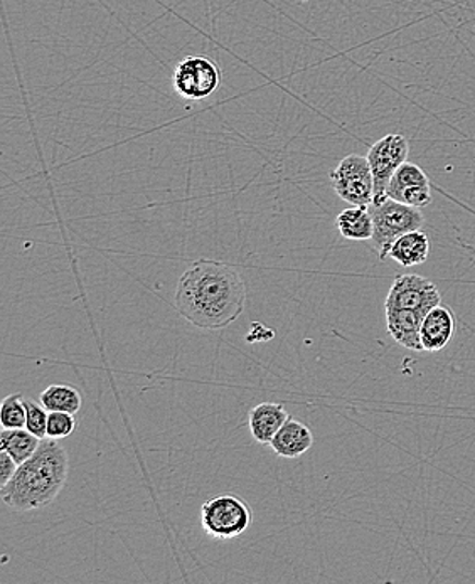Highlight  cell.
I'll use <instances>...</instances> for the list:
<instances>
[{"mask_svg":"<svg viewBox=\"0 0 475 584\" xmlns=\"http://www.w3.org/2000/svg\"><path fill=\"white\" fill-rule=\"evenodd\" d=\"M245 304L243 275L228 263L197 259L175 287V311L197 329H227L243 314Z\"/></svg>","mask_w":475,"mask_h":584,"instance_id":"1","label":"cell"},{"mask_svg":"<svg viewBox=\"0 0 475 584\" xmlns=\"http://www.w3.org/2000/svg\"><path fill=\"white\" fill-rule=\"evenodd\" d=\"M68 451L54 438H42L38 451L15 470L14 477L0 487L2 500L20 512L38 511L54 502L68 480Z\"/></svg>","mask_w":475,"mask_h":584,"instance_id":"2","label":"cell"},{"mask_svg":"<svg viewBox=\"0 0 475 584\" xmlns=\"http://www.w3.org/2000/svg\"><path fill=\"white\" fill-rule=\"evenodd\" d=\"M372 212L373 226V248L378 252L379 259H385L390 256L391 244L410 233V231L422 230L425 218L418 207L409 206V204L398 203L390 199L382 200L379 204L369 206Z\"/></svg>","mask_w":475,"mask_h":584,"instance_id":"3","label":"cell"},{"mask_svg":"<svg viewBox=\"0 0 475 584\" xmlns=\"http://www.w3.org/2000/svg\"><path fill=\"white\" fill-rule=\"evenodd\" d=\"M252 521L253 514L248 503L231 494L212 497L200 507L203 531L216 540H230L243 536L252 525Z\"/></svg>","mask_w":475,"mask_h":584,"instance_id":"4","label":"cell"},{"mask_svg":"<svg viewBox=\"0 0 475 584\" xmlns=\"http://www.w3.org/2000/svg\"><path fill=\"white\" fill-rule=\"evenodd\" d=\"M223 74L209 56H186L172 73V86L179 97L200 101L211 97L221 86Z\"/></svg>","mask_w":475,"mask_h":584,"instance_id":"5","label":"cell"},{"mask_svg":"<svg viewBox=\"0 0 475 584\" xmlns=\"http://www.w3.org/2000/svg\"><path fill=\"white\" fill-rule=\"evenodd\" d=\"M332 187L336 194L350 206L369 207L375 199V179L368 157H344L331 172Z\"/></svg>","mask_w":475,"mask_h":584,"instance_id":"6","label":"cell"},{"mask_svg":"<svg viewBox=\"0 0 475 584\" xmlns=\"http://www.w3.org/2000/svg\"><path fill=\"white\" fill-rule=\"evenodd\" d=\"M409 154V138L400 134H390L387 137L379 138L369 148L366 157H368L373 179H375V199H373V204H379L388 199L387 191L391 178L398 171V167L406 162Z\"/></svg>","mask_w":475,"mask_h":584,"instance_id":"7","label":"cell"},{"mask_svg":"<svg viewBox=\"0 0 475 584\" xmlns=\"http://www.w3.org/2000/svg\"><path fill=\"white\" fill-rule=\"evenodd\" d=\"M442 304V295L437 285L428 278L419 275H400L394 278L390 293H388L385 308H406L428 314L431 308Z\"/></svg>","mask_w":475,"mask_h":584,"instance_id":"8","label":"cell"},{"mask_svg":"<svg viewBox=\"0 0 475 584\" xmlns=\"http://www.w3.org/2000/svg\"><path fill=\"white\" fill-rule=\"evenodd\" d=\"M387 196L398 200V203L422 209L431 203L430 179L422 171V167L406 160L405 163L398 167V171L391 178Z\"/></svg>","mask_w":475,"mask_h":584,"instance_id":"9","label":"cell"},{"mask_svg":"<svg viewBox=\"0 0 475 584\" xmlns=\"http://www.w3.org/2000/svg\"><path fill=\"white\" fill-rule=\"evenodd\" d=\"M424 312L406 311V308H390L387 311V327L393 341L401 348L413 352L424 351L422 345V324L425 318Z\"/></svg>","mask_w":475,"mask_h":584,"instance_id":"10","label":"cell"},{"mask_svg":"<svg viewBox=\"0 0 475 584\" xmlns=\"http://www.w3.org/2000/svg\"><path fill=\"white\" fill-rule=\"evenodd\" d=\"M455 333V317L450 308L443 307L442 304L431 308L425 315L422 324V345L425 352H438L446 349L452 341Z\"/></svg>","mask_w":475,"mask_h":584,"instance_id":"11","label":"cell"},{"mask_svg":"<svg viewBox=\"0 0 475 584\" xmlns=\"http://www.w3.org/2000/svg\"><path fill=\"white\" fill-rule=\"evenodd\" d=\"M313 445L314 435L310 428L299 419L289 418L271 440L270 448L276 455L294 460L307 453Z\"/></svg>","mask_w":475,"mask_h":584,"instance_id":"12","label":"cell"},{"mask_svg":"<svg viewBox=\"0 0 475 584\" xmlns=\"http://www.w3.org/2000/svg\"><path fill=\"white\" fill-rule=\"evenodd\" d=\"M289 418L285 406L280 403H261L253 407L248 414V428L253 440L270 445Z\"/></svg>","mask_w":475,"mask_h":584,"instance_id":"13","label":"cell"},{"mask_svg":"<svg viewBox=\"0 0 475 584\" xmlns=\"http://www.w3.org/2000/svg\"><path fill=\"white\" fill-rule=\"evenodd\" d=\"M428 255H430V240L422 230L410 231L391 244L390 258H393L400 267L412 268L424 265Z\"/></svg>","mask_w":475,"mask_h":584,"instance_id":"14","label":"cell"},{"mask_svg":"<svg viewBox=\"0 0 475 584\" xmlns=\"http://www.w3.org/2000/svg\"><path fill=\"white\" fill-rule=\"evenodd\" d=\"M339 234L345 240L351 241H368L373 238L372 212L366 206H351L336 218Z\"/></svg>","mask_w":475,"mask_h":584,"instance_id":"15","label":"cell"},{"mask_svg":"<svg viewBox=\"0 0 475 584\" xmlns=\"http://www.w3.org/2000/svg\"><path fill=\"white\" fill-rule=\"evenodd\" d=\"M41 438L26 428H4L0 431V450L8 451L17 465L29 460L38 451Z\"/></svg>","mask_w":475,"mask_h":584,"instance_id":"16","label":"cell"},{"mask_svg":"<svg viewBox=\"0 0 475 584\" xmlns=\"http://www.w3.org/2000/svg\"><path fill=\"white\" fill-rule=\"evenodd\" d=\"M42 406L48 411H64L76 414L82 410V394L70 385H52L39 396Z\"/></svg>","mask_w":475,"mask_h":584,"instance_id":"17","label":"cell"},{"mask_svg":"<svg viewBox=\"0 0 475 584\" xmlns=\"http://www.w3.org/2000/svg\"><path fill=\"white\" fill-rule=\"evenodd\" d=\"M0 425L9 429L26 428V404L23 396H5L0 404Z\"/></svg>","mask_w":475,"mask_h":584,"instance_id":"18","label":"cell"},{"mask_svg":"<svg viewBox=\"0 0 475 584\" xmlns=\"http://www.w3.org/2000/svg\"><path fill=\"white\" fill-rule=\"evenodd\" d=\"M24 404H26V429H29L41 440L48 437L49 411L42 406L41 401L36 403V401L24 398Z\"/></svg>","mask_w":475,"mask_h":584,"instance_id":"19","label":"cell"},{"mask_svg":"<svg viewBox=\"0 0 475 584\" xmlns=\"http://www.w3.org/2000/svg\"><path fill=\"white\" fill-rule=\"evenodd\" d=\"M75 428V414L64 413V411H49L48 438L63 440V438L71 437Z\"/></svg>","mask_w":475,"mask_h":584,"instance_id":"20","label":"cell"},{"mask_svg":"<svg viewBox=\"0 0 475 584\" xmlns=\"http://www.w3.org/2000/svg\"><path fill=\"white\" fill-rule=\"evenodd\" d=\"M17 466L20 465L9 455L8 451L0 450V487L9 484V480L14 477Z\"/></svg>","mask_w":475,"mask_h":584,"instance_id":"21","label":"cell"}]
</instances>
